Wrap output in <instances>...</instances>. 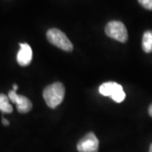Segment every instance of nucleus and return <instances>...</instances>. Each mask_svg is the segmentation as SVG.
I'll return each mask as SVG.
<instances>
[{
	"label": "nucleus",
	"mask_w": 152,
	"mask_h": 152,
	"mask_svg": "<svg viewBox=\"0 0 152 152\" xmlns=\"http://www.w3.org/2000/svg\"><path fill=\"white\" fill-rule=\"evenodd\" d=\"M47 38L50 43L66 52L73 50V44L64 33L57 28H52L47 32Z\"/></svg>",
	"instance_id": "2"
},
{
	"label": "nucleus",
	"mask_w": 152,
	"mask_h": 152,
	"mask_svg": "<svg viewBox=\"0 0 152 152\" xmlns=\"http://www.w3.org/2000/svg\"><path fill=\"white\" fill-rule=\"evenodd\" d=\"M20 48L17 54V62L20 66H28L32 60V50L27 43H20Z\"/></svg>",
	"instance_id": "7"
},
{
	"label": "nucleus",
	"mask_w": 152,
	"mask_h": 152,
	"mask_svg": "<svg viewBox=\"0 0 152 152\" xmlns=\"http://www.w3.org/2000/svg\"><path fill=\"white\" fill-rule=\"evenodd\" d=\"M142 7L145 9L152 10V0H138Z\"/></svg>",
	"instance_id": "10"
},
{
	"label": "nucleus",
	"mask_w": 152,
	"mask_h": 152,
	"mask_svg": "<svg viewBox=\"0 0 152 152\" xmlns=\"http://www.w3.org/2000/svg\"><path fill=\"white\" fill-rule=\"evenodd\" d=\"M65 95L64 86L60 82H55L47 86L43 91V98L50 108H55L59 105Z\"/></svg>",
	"instance_id": "1"
},
{
	"label": "nucleus",
	"mask_w": 152,
	"mask_h": 152,
	"mask_svg": "<svg viewBox=\"0 0 152 152\" xmlns=\"http://www.w3.org/2000/svg\"><path fill=\"white\" fill-rule=\"evenodd\" d=\"M8 96L10 98V102L16 105L17 110L20 113H26L32 108V103L30 101V99L26 97L25 96L18 95L16 91L14 90L9 92Z\"/></svg>",
	"instance_id": "6"
},
{
	"label": "nucleus",
	"mask_w": 152,
	"mask_h": 152,
	"mask_svg": "<svg viewBox=\"0 0 152 152\" xmlns=\"http://www.w3.org/2000/svg\"><path fill=\"white\" fill-rule=\"evenodd\" d=\"M148 112H149V114H150V116L152 117V104L149 107V109H148Z\"/></svg>",
	"instance_id": "12"
},
{
	"label": "nucleus",
	"mask_w": 152,
	"mask_h": 152,
	"mask_svg": "<svg viewBox=\"0 0 152 152\" xmlns=\"http://www.w3.org/2000/svg\"><path fill=\"white\" fill-rule=\"evenodd\" d=\"M149 152H152V144L151 145V147H150V151H149Z\"/></svg>",
	"instance_id": "14"
},
{
	"label": "nucleus",
	"mask_w": 152,
	"mask_h": 152,
	"mask_svg": "<svg viewBox=\"0 0 152 152\" xmlns=\"http://www.w3.org/2000/svg\"><path fill=\"white\" fill-rule=\"evenodd\" d=\"M99 92L104 96L111 97L114 102L120 103L125 99L124 91L121 85L116 82H106L103 83L100 88Z\"/></svg>",
	"instance_id": "3"
},
{
	"label": "nucleus",
	"mask_w": 152,
	"mask_h": 152,
	"mask_svg": "<svg viewBox=\"0 0 152 152\" xmlns=\"http://www.w3.org/2000/svg\"><path fill=\"white\" fill-rule=\"evenodd\" d=\"M13 88H14V91H16L17 90H18V86H17L16 84H15V85L13 86Z\"/></svg>",
	"instance_id": "13"
},
{
	"label": "nucleus",
	"mask_w": 152,
	"mask_h": 152,
	"mask_svg": "<svg viewBox=\"0 0 152 152\" xmlns=\"http://www.w3.org/2000/svg\"><path fill=\"white\" fill-rule=\"evenodd\" d=\"M99 140L96 134L91 132L84 136L77 144L79 152H98Z\"/></svg>",
	"instance_id": "5"
},
{
	"label": "nucleus",
	"mask_w": 152,
	"mask_h": 152,
	"mask_svg": "<svg viewBox=\"0 0 152 152\" xmlns=\"http://www.w3.org/2000/svg\"><path fill=\"white\" fill-rule=\"evenodd\" d=\"M10 98L4 94H0V111L4 113H11L13 107L10 103Z\"/></svg>",
	"instance_id": "9"
},
{
	"label": "nucleus",
	"mask_w": 152,
	"mask_h": 152,
	"mask_svg": "<svg viewBox=\"0 0 152 152\" xmlns=\"http://www.w3.org/2000/svg\"><path fill=\"white\" fill-rule=\"evenodd\" d=\"M142 48L146 53L152 52V31H147L144 33L142 38Z\"/></svg>",
	"instance_id": "8"
},
{
	"label": "nucleus",
	"mask_w": 152,
	"mask_h": 152,
	"mask_svg": "<svg viewBox=\"0 0 152 152\" xmlns=\"http://www.w3.org/2000/svg\"><path fill=\"white\" fill-rule=\"evenodd\" d=\"M105 32L107 36L120 42H126L128 40V31L124 24L118 20H112L105 27Z\"/></svg>",
	"instance_id": "4"
},
{
	"label": "nucleus",
	"mask_w": 152,
	"mask_h": 152,
	"mask_svg": "<svg viewBox=\"0 0 152 152\" xmlns=\"http://www.w3.org/2000/svg\"><path fill=\"white\" fill-rule=\"evenodd\" d=\"M2 122H3V124L5 125V126H9V125H10V122H9V120L5 119L4 118H2Z\"/></svg>",
	"instance_id": "11"
}]
</instances>
